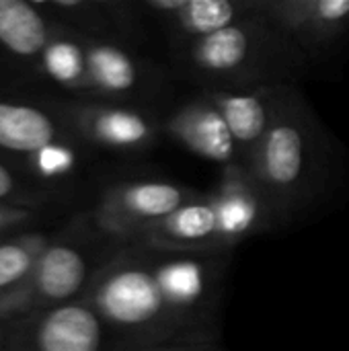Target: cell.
Wrapping results in <instances>:
<instances>
[{"mask_svg":"<svg viewBox=\"0 0 349 351\" xmlns=\"http://www.w3.org/2000/svg\"><path fill=\"white\" fill-rule=\"evenodd\" d=\"M232 253H171L123 247L84 296L128 348L216 339Z\"/></svg>","mask_w":349,"mask_h":351,"instance_id":"1","label":"cell"},{"mask_svg":"<svg viewBox=\"0 0 349 351\" xmlns=\"http://www.w3.org/2000/svg\"><path fill=\"white\" fill-rule=\"evenodd\" d=\"M272 212L274 228L315 206L331 177V140L298 84L284 86L276 119L249 167Z\"/></svg>","mask_w":349,"mask_h":351,"instance_id":"2","label":"cell"},{"mask_svg":"<svg viewBox=\"0 0 349 351\" xmlns=\"http://www.w3.org/2000/svg\"><path fill=\"white\" fill-rule=\"evenodd\" d=\"M169 53L177 74L204 90L296 84L309 66L302 49L261 14Z\"/></svg>","mask_w":349,"mask_h":351,"instance_id":"3","label":"cell"},{"mask_svg":"<svg viewBox=\"0 0 349 351\" xmlns=\"http://www.w3.org/2000/svg\"><path fill=\"white\" fill-rule=\"evenodd\" d=\"M200 195L187 185L165 179L125 181L103 195L93 222L105 237L132 245L169 214Z\"/></svg>","mask_w":349,"mask_h":351,"instance_id":"4","label":"cell"},{"mask_svg":"<svg viewBox=\"0 0 349 351\" xmlns=\"http://www.w3.org/2000/svg\"><path fill=\"white\" fill-rule=\"evenodd\" d=\"M259 14L286 33L311 60L349 35V0H259Z\"/></svg>","mask_w":349,"mask_h":351,"instance_id":"5","label":"cell"},{"mask_svg":"<svg viewBox=\"0 0 349 351\" xmlns=\"http://www.w3.org/2000/svg\"><path fill=\"white\" fill-rule=\"evenodd\" d=\"M138 6L167 31L169 51L259 14V0H144Z\"/></svg>","mask_w":349,"mask_h":351,"instance_id":"6","label":"cell"},{"mask_svg":"<svg viewBox=\"0 0 349 351\" xmlns=\"http://www.w3.org/2000/svg\"><path fill=\"white\" fill-rule=\"evenodd\" d=\"M72 119L86 142L121 154L152 150L165 132L154 113L130 105H80Z\"/></svg>","mask_w":349,"mask_h":351,"instance_id":"7","label":"cell"},{"mask_svg":"<svg viewBox=\"0 0 349 351\" xmlns=\"http://www.w3.org/2000/svg\"><path fill=\"white\" fill-rule=\"evenodd\" d=\"M208 197L218 214L222 243L228 251L253 234L276 230L269 206L245 165L222 169Z\"/></svg>","mask_w":349,"mask_h":351,"instance_id":"8","label":"cell"},{"mask_svg":"<svg viewBox=\"0 0 349 351\" xmlns=\"http://www.w3.org/2000/svg\"><path fill=\"white\" fill-rule=\"evenodd\" d=\"M111 327L84 300L49 306L25 333L27 351H107Z\"/></svg>","mask_w":349,"mask_h":351,"instance_id":"9","label":"cell"},{"mask_svg":"<svg viewBox=\"0 0 349 351\" xmlns=\"http://www.w3.org/2000/svg\"><path fill=\"white\" fill-rule=\"evenodd\" d=\"M93 263L95 257L78 243L60 241L47 245L31 274L33 300L45 308L84 300L103 269Z\"/></svg>","mask_w":349,"mask_h":351,"instance_id":"10","label":"cell"},{"mask_svg":"<svg viewBox=\"0 0 349 351\" xmlns=\"http://www.w3.org/2000/svg\"><path fill=\"white\" fill-rule=\"evenodd\" d=\"M163 130L185 150L212 160L222 169L243 165L230 128L222 113L204 95L179 105L163 121Z\"/></svg>","mask_w":349,"mask_h":351,"instance_id":"11","label":"cell"},{"mask_svg":"<svg viewBox=\"0 0 349 351\" xmlns=\"http://www.w3.org/2000/svg\"><path fill=\"white\" fill-rule=\"evenodd\" d=\"M284 86H259L251 90H204L202 95L222 113L239 146L243 165L249 167L255 150L269 132Z\"/></svg>","mask_w":349,"mask_h":351,"instance_id":"12","label":"cell"},{"mask_svg":"<svg viewBox=\"0 0 349 351\" xmlns=\"http://www.w3.org/2000/svg\"><path fill=\"white\" fill-rule=\"evenodd\" d=\"M136 243L171 253H232L222 243L218 214L208 193L169 214Z\"/></svg>","mask_w":349,"mask_h":351,"instance_id":"13","label":"cell"},{"mask_svg":"<svg viewBox=\"0 0 349 351\" xmlns=\"http://www.w3.org/2000/svg\"><path fill=\"white\" fill-rule=\"evenodd\" d=\"M86 64L91 90L115 99H132L148 90L152 78L148 66L130 49L109 43H86Z\"/></svg>","mask_w":349,"mask_h":351,"instance_id":"14","label":"cell"},{"mask_svg":"<svg viewBox=\"0 0 349 351\" xmlns=\"http://www.w3.org/2000/svg\"><path fill=\"white\" fill-rule=\"evenodd\" d=\"M58 123L47 111L25 103L0 101V148L35 156L58 144Z\"/></svg>","mask_w":349,"mask_h":351,"instance_id":"15","label":"cell"},{"mask_svg":"<svg viewBox=\"0 0 349 351\" xmlns=\"http://www.w3.org/2000/svg\"><path fill=\"white\" fill-rule=\"evenodd\" d=\"M51 41L49 25L39 4L0 0V45L21 58L43 53Z\"/></svg>","mask_w":349,"mask_h":351,"instance_id":"16","label":"cell"},{"mask_svg":"<svg viewBox=\"0 0 349 351\" xmlns=\"http://www.w3.org/2000/svg\"><path fill=\"white\" fill-rule=\"evenodd\" d=\"M41 64L45 74L56 82L76 90H91L86 43L70 37H56L43 49Z\"/></svg>","mask_w":349,"mask_h":351,"instance_id":"17","label":"cell"},{"mask_svg":"<svg viewBox=\"0 0 349 351\" xmlns=\"http://www.w3.org/2000/svg\"><path fill=\"white\" fill-rule=\"evenodd\" d=\"M47 245L39 239L35 241H10L0 245V292L14 290L23 284L27 276L33 274L43 249Z\"/></svg>","mask_w":349,"mask_h":351,"instance_id":"18","label":"cell"},{"mask_svg":"<svg viewBox=\"0 0 349 351\" xmlns=\"http://www.w3.org/2000/svg\"><path fill=\"white\" fill-rule=\"evenodd\" d=\"M74 162H76V154L66 144H53L35 154V167L47 179L66 175L74 167Z\"/></svg>","mask_w":349,"mask_h":351,"instance_id":"19","label":"cell"},{"mask_svg":"<svg viewBox=\"0 0 349 351\" xmlns=\"http://www.w3.org/2000/svg\"><path fill=\"white\" fill-rule=\"evenodd\" d=\"M33 218V210L16 204H0V230L23 224Z\"/></svg>","mask_w":349,"mask_h":351,"instance_id":"20","label":"cell"},{"mask_svg":"<svg viewBox=\"0 0 349 351\" xmlns=\"http://www.w3.org/2000/svg\"><path fill=\"white\" fill-rule=\"evenodd\" d=\"M21 195V181L0 162V204H12Z\"/></svg>","mask_w":349,"mask_h":351,"instance_id":"21","label":"cell"},{"mask_svg":"<svg viewBox=\"0 0 349 351\" xmlns=\"http://www.w3.org/2000/svg\"><path fill=\"white\" fill-rule=\"evenodd\" d=\"M125 351H222L216 339L208 341H193V343H181V346H167V348H128Z\"/></svg>","mask_w":349,"mask_h":351,"instance_id":"22","label":"cell"},{"mask_svg":"<svg viewBox=\"0 0 349 351\" xmlns=\"http://www.w3.org/2000/svg\"><path fill=\"white\" fill-rule=\"evenodd\" d=\"M2 343H4V331H2V325H0V350H2Z\"/></svg>","mask_w":349,"mask_h":351,"instance_id":"23","label":"cell"}]
</instances>
